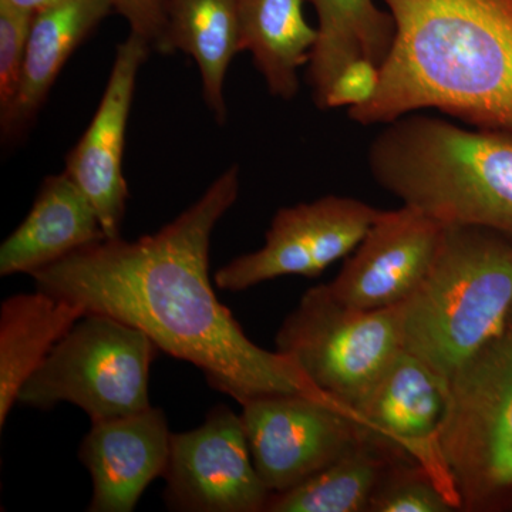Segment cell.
<instances>
[{
    "instance_id": "1",
    "label": "cell",
    "mask_w": 512,
    "mask_h": 512,
    "mask_svg": "<svg viewBox=\"0 0 512 512\" xmlns=\"http://www.w3.org/2000/svg\"><path fill=\"white\" fill-rule=\"evenodd\" d=\"M239 194V167L156 234L103 239L32 275L36 289L146 332L239 404L274 394L335 400L289 357L255 345L212 289L211 237ZM338 403V402H336ZM342 406V404H340Z\"/></svg>"
},
{
    "instance_id": "2",
    "label": "cell",
    "mask_w": 512,
    "mask_h": 512,
    "mask_svg": "<svg viewBox=\"0 0 512 512\" xmlns=\"http://www.w3.org/2000/svg\"><path fill=\"white\" fill-rule=\"evenodd\" d=\"M396 36L362 126L439 110L512 134V0H384Z\"/></svg>"
},
{
    "instance_id": "3",
    "label": "cell",
    "mask_w": 512,
    "mask_h": 512,
    "mask_svg": "<svg viewBox=\"0 0 512 512\" xmlns=\"http://www.w3.org/2000/svg\"><path fill=\"white\" fill-rule=\"evenodd\" d=\"M384 126L367 150L370 175L383 190L446 227L512 238L511 133L416 113Z\"/></svg>"
},
{
    "instance_id": "4",
    "label": "cell",
    "mask_w": 512,
    "mask_h": 512,
    "mask_svg": "<svg viewBox=\"0 0 512 512\" xmlns=\"http://www.w3.org/2000/svg\"><path fill=\"white\" fill-rule=\"evenodd\" d=\"M511 308L512 238L450 225L429 272L397 305L403 349L448 384L501 329Z\"/></svg>"
},
{
    "instance_id": "5",
    "label": "cell",
    "mask_w": 512,
    "mask_h": 512,
    "mask_svg": "<svg viewBox=\"0 0 512 512\" xmlns=\"http://www.w3.org/2000/svg\"><path fill=\"white\" fill-rule=\"evenodd\" d=\"M436 458L460 511L512 510V308L448 382Z\"/></svg>"
},
{
    "instance_id": "6",
    "label": "cell",
    "mask_w": 512,
    "mask_h": 512,
    "mask_svg": "<svg viewBox=\"0 0 512 512\" xmlns=\"http://www.w3.org/2000/svg\"><path fill=\"white\" fill-rule=\"evenodd\" d=\"M158 346L143 330L86 313L23 384L18 404L50 410L72 403L92 421L150 407L148 382Z\"/></svg>"
},
{
    "instance_id": "7",
    "label": "cell",
    "mask_w": 512,
    "mask_h": 512,
    "mask_svg": "<svg viewBox=\"0 0 512 512\" xmlns=\"http://www.w3.org/2000/svg\"><path fill=\"white\" fill-rule=\"evenodd\" d=\"M275 343L318 389L355 414L403 350L399 309L362 311L340 302L328 284L313 286L286 316Z\"/></svg>"
},
{
    "instance_id": "8",
    "label": "cell",
    "mask_w": 512,
    "mask_h": 512,
    "mask_svg": "<svg viewBox=\"0 0 512 512\" xmlns=\"http://www.w3.org/2000/svg\"><path fill=\"white\" fill-rule=\"evenodd\" d=\"M256 471L272 494L319 473L370 436L355 414L332 400L274 394L242 404Z\"/></svg>"
},
{
    "instance_id": "9",
    "label": "cell",
    "mask_w": 512,
    "mask_h": 512,
    "mask_svg": "<svg viewBox=\"0 0 512 512\" xmlns=\"http://www.w3.org/2000/svg\"><path fill=\"white\" fill-rule=\"evenodd\" d=\"M380 211L339 195L281 208L266 231L264 247L218 269L215 285L242 292L286 275L316 278L355 251Z\"/></svg>"
},
{
    "instance_id": "10",
    "label": "cell",
    "mask_w": 512,
    "mask_h": 512,
    "mask_svg": "<svg viewBox=\"0 0 512 512\" xmlns=\"http://www.w3.org/2000/svg\"><path fill=\"white\" fill-rule=\"evenodd\" d=\"M163 477L171 511L262 512L272 495L256 471L241 414L225 406L197 429L171 434Z\"/></svg>"
},
{
    "instance_id": "11",
    "label": "cell",
    "mask_w": 512,
    "mask_h": 512,
    "mask_svg": "<svg viewBox=\"0 0 512 512\" xmlns=\"http://www.w3.org/2000/svg\"><path fill=\"white\" fill-rule=\"evenodd\" d=\"M446 225L410 205L380 211L342 271L330 282L333 295L362 311L406 301L429 272Z\"/></svg>"
},
{
    "instance_id": "12",
    "label": "cell",
    "mask_w": 512,
    "mask_h": 512,
    "mask_svg": "<svg viewBox=\"0 0 512 512\" xmlns=\"http://www.w3.org/2000/svg\"><path fill=\"white\" fill-rule=\"evenodd\" d=\"M151 52L150 43L133 32L117 46L99 107L66 156L64 171L92 202L106 239L121 237L130 197L123 170L128 120L138 73Z\"/></svg>"
},
{
    "instance_id": "13",
    "label": "cell",
    "mask_w": 512,
    "mask_h": 512,
    "mask_svg": "<svg viewBox=\"0 0 512 512\" xmlns=\"http://www.w3.org/2000/svg\"><path fill=\"white\" fill-rule=\"evenodd\" d=\"M447 392L443 377L403 349L356 407L355 417L370 434L423 467L448 495L436 458Z\"/></svg>"
},
{
    "instance_id": "14",
    "label": "cell",
    "mask_w": 512,
    "mask_h": 512,
    "mask_svg": "<svg viewBox=\"0 0 512 512\" xmlns=\"http://www.w3.org/2000/svg\"><path fill=\"white\" fill-rule=\"evenodd\" d=\"M163 410L92 421L80 446V460L93 481L90 512H131L148 485L163 477L170 453Z\"/></svg>"
},
{
    "instance_id": "15",
    "label": "cell",
    "mask_w": 512,
    "mask_h": 512,
    "mask_svg": "<svg viewBox=\"0 0 512 512\" xmlns=\"http://www.w3.org/2000/svg\"><path fill=\"white\" fill-rule=\"evenodd\" d=\"M113 10L111 0H67L35 16L18 93L0 114L3 144L28 136L63 67Z\"/></svg>"
},
{
    "instance_id": "16",
    "label": "cell",
    "mask_w": 512,
    "mask_h": 512,
    "mask_svg": "<svg viewBox=\"0 0 512 512\" xmlns=\"http://www.w3.org/2000/svg\"><path fill=\"white\" fill-rule=\"evenodd\" d=\"M106 239L92 202L63 171L46 177L29 214L0 247V275L29 274Z\"/></svg>"
},
{
    "instance_id": "17",
    "label": "cell",
    "mask_w": 512,
    "mask_h": 512,
    "mask_svg": "<svg viewBox=\"0 0 512 512\" xmlns=\"http://www.w3.org/2000/svg\"><path fill=\"white\" fill-rule=\"evenodd\" d=\"M86 315L83 308L36 289L10 296L0 308V427L20 390L57 342Z\"/></svg>"
},
{
    "instance_id": "18",
    "label": "cell",
    "mask_w": 512,
    "mask_h": 512,
    "mask_svg": "<svg viewBox=\"0 0 512 512\" xmlns=\"http://www.w3.org/2000/svg\"><path fill=\"white\" fill-rule=\"evenodd\" d=\"M318 15V42L309 60L312 100L325 110L326 96L340 70L356 59L382 67L392 50L396 25L375 0H308Z\"/></svg>"
},
{
    "instance_id": "19",
    "label": "cell",
    "mask_w": 512,
    "mask_h": 512,
    "mask_svg": "<svg viewBox=\"0 0 512 512\" xmlns=\"http://www.w3.org/2000/svg\"><path fill=\"white\" fill-rule=\"evenodd\" d=\"M308 0H239V52L251 53L271 96L295 99L299 69L309 63L318 28L306 20Z\"/></svg>"
},
{
    "instance_id": "20",
    "label": "cell",
    "mask_w": 512,
    "mask_h": 512,
    "mask_svg": "<svg viewBox=\"0 0 512 512\" xmlns=\"http://www.w3.org/2000/svg\"><path fill=\"white\" fill-rule=\"evenodd\" d=\"M165 18L168 50L183 52L197 64L205 104L224 126L225 79L239 53V0H165Z\"/></svg>"
},
{
    "instance_id": "21",
    "label": "cell",
    "mask_w": 512,
    "mask_h": 512,
    "mask_svg": "<svg viewBox=\"0 0 512 512\" xmlns=\"http://www.w3.org/2000/svg\"><path fill=\"white\" fill-rule=\"evenodd\" d=\"M407 461L370 434L328 467L284 493L272 494L268 512H365L387 471Z\"/></svg>"
},
{
    "instance_id": "22",
    "label": "cell",
    "mask_w": 512,
    "mask_h": 512,
    "mask_svg": "<svg viewBox=\"0 0 512 512\" xmlns=\"http://www.w3.org/2000/svg\"><path fill=\"white\" fill-rule=\"evenodd\" d=\"M369 512H453L451 500L434 478L420 467L394 464L379 484L369 504Z\"/></svg>"
},
{
    "instance_id": "23",
    "label": "cell",
    "mask_w": 512,
    "mask_h": 512,
    "mask_svg": "<svg viewBox=\"0 0 512 512\" xmlns=\"http://www.w3.org/2000/svg\"><path fill=\"white\" fill-rule=\"evenodd\" d=\"M33 19L0 3V114L12 106L18 93Z\"/></svg>"
},
{
    "instance_id": "24",
    "label": "cell",
    "mask_w": 512,
    "mask_h": 512,
    "mask_svg": "<svg viewBox=\"0 0 512 512\" xmlns=\"http://www.w3.org/2000/svg\"><path fill=\"white\" fill-rule=\"evenodd\" d=\"M382 80L379 64L367 59H356L346 64L326 96L325 110L355 109L369 103L376 96Z\"/></svg>"
},
{
    "instance_id": "25",
    "label": "cell",
    "mask_w": 512,
    "mask_h": 512,
    "mask_svg": "<svg viewBox=\"0 0 512 512\" xmlns=\"http://www.w3.org/2000/svg\"><path fill=\"white\" fill-rule=\"evenodd\" d=\"M111 3L127 20L130 32L144 37L154 52L170 55L165 0H111Z\"/></svg>"
},
{
    "instance_id": "26",
    "label": "cell",
    "mask_w": 512,
    "mask_h": 512,
    "mask_svg": "<svg viewBox=\"0 0 512 512\" xmlns=\"http://www.w3.org/2000/svg\"><path fill=\"white\" fill-rule=\"evenodd\" d=\"M67 0H0L2 5H8L10 8L20 10V12L29 13V15H39L46 10L56 8Z\"/></svg>"
}]
</instances>
